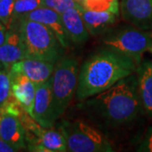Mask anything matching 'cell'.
<instances>
[{"mask_svg":"<svg viewBox=\"0 0 152 152\" xmlns=\"http://www.w3.org/2000/svg\"><path fill=\"white\" fill-rule=\"evenodd\" d=\"M58 130L70 152H113L108 140L97 129L81 121H63Z\"/></svg>","mask_w":152,"mask_h":152,"instance_id":"5b68a950","label":"cell"},{"mask_svg":"<svg viewBox=\"0 0 152 152\" xmlns=\"http://www.w3.org/2000/svg\"><path fill=\"white\" fill-rule=\"evenodd\" d=\"M12 96L11 80L10 73L7 69L0 70V113L5 108L10 102Z\"/></svg>","mask_w":152,"mask_h":152,"instance_id":"ffe728a7","label":"cell"},{"mask_svg":"<svg viewBox=\"0 0 152 152\" xmlns=\"http://www.w3.org/2000/svg\"><path fill=\"white\" fill-rule=\"evenodd\" d=\"M31 116L46 129L53 128L55 122L58 119L53 105L52 77L47 82L37 86Z\"/></svg>","mask_w":152,"mask_h":152,"instance_id":"52a82bcc","label":"cell"},{"mask_svg":"<svg viewBox=\"0 0 152 152\" xmlns=\"http://www.w3.org/2000/svg\"><path fill=\"white\" fill-rule=\"evenodd\" d=\"M0 1H1V0H0Z\"/></svg>","mask_w":152,"mask_h":152,"instance_id":"f1b7e54d","label":"cell"},{"mask_svg":"<svg viewBox=\"0 0 152 152\" xmlns=\"http://www.w3.org/2000/svg\"><path fill=\"white\" fill-rule=\"evenodd\" d=\"M54 69V63L33 58H26L14 64L9 71L25 75L37 86L48 80L53 75Z\"/></svg>","mask_w":152,"mask_h":152,"instance_id":"30bf717a","label":"cell"},{"mask_svg":"<svg viewBox=\"0 0 152 152\" xmlns=\"http://www.w3.org/2000/svg\"><path fill=\"white\" fill-rule=\"evenodd\" d=\"M42 7L51 9L60 15L73 8L81 11L84 10L81 4L75 0H42Z\"/></svg>","mask_w":152,"mask_h":152,"instance_id":"44dd1931","label":"cell"},{"mask_svg":"<svg viewBox=\"0 0 152 152\" xmlns=\"http://www.w3.org/2000/svg\"><path fill=\"white\" fill-rule=\"evenodd\" d=\"M22 20H30L43 24L54 32L60 43L64 48H69L70 47L71 42L67 35L59 13L48 8L40 7L30 12L26 16L23 17Z\"/></svg>","mask_w":152,"mask_h":152,"instance_id":"8fae6325","label":"cell"},{"mask_svg":"<svg viewBox=\"0 0 152 152\" xmlns=\"http://www.w3.org/2000/svg\"><path fill=\"white\" fill-rule=\"evenodd\" d=\"M20 114L7 109L0 113V137L17 151L27 148L26 130Z\"/></svg>","mask_w":152,"mask_h":152,"instance_id":"9c48e42d","label":"cell"},{"mask_svg":"<svg viewBox=\"0 0 152 152\" xmlns=\"http://www.w3.org/2000/svg\"><path fill=\"white\" fill-rule=\"evenodd\" d=\"M11 80L12 96L26 113L31 115L37 86L23 74L9 71Z\"/></svg>","mask_w":152,"mask_h":152,"instance_id":"7c38bea8","label":"cell"},{"mask_svg":"<svg viewBox=\"0 0 152 152\" xmlns=\"http://www.w3.org/2000/svg\"><path fill=\"white\" fill-rule=\"evenodd\" d=\"M117 1H118V0H117Z\"/></svg>","mask_w":152,"mask_h":152,"instance_id":"83f0119b","label":"cell"},{"mask_svg":"<svg viewBox=\"0 0 152 152\" xmlns=\"http://www.w3.org/2000/svg\"><path fill=\"white\" fill-rule=\"evenodd\" d=\"M102 42L107 48L132 58L140 64L143 54L152 50V32L134 26L123 28L108 34Z\"/></svg>","mask_w":152,"mask_h":152,"instance_id":"8992f818","label":"cell"},{"mask_svg":"<svg viewBox=\"0 0 152 152\" xmlns=\"http://www.w3.org/2000/svg\"><path fill=\"white\" fill-rule=\"evenodd\" d=\"M140 65L132 58L104 48L88 58L80 69L76 97L83 102L136 73Z\"/></svg>","mask_w":152,"mask_h":152,"instance_id":"6da1fadb","label":"cell"},{"mask_svg":"<svg viewBox=\"0 0 152 152\" xmlns=\"http://www.w3.org/2000/svg\"><path fill=\"white\" fill-rule=\"evenodd\" d=\"M123 19L134 27L152 31V0H120Z\"/></svg>","mask_w":152,"mask_h":152,"instance_id":"ba28073f","label":"cell"},{"mask_svg":"<svg viewBox=\"0 0 152 152\" xmlns=\"http://www.w3.org/2000/svg\"><path fill=\"white\" fill-rule=\"evenodd\" d=\"M61 17L71 42L75 44L85 43L89 39L90 33L88 32L83 20L81 10L75 8L69 9L63 13Z\"/></svg>","mask_w":152,"mask_h":152,"instance_id":"9a60e30c","label":"cell"},{"mask_svg":"<svg viewBox=\"0 0 152 152\" xmlns=\"http://www.w3.org/2000/svg\"><path fill=\"white\" fill-rule=\"evenodd\" d=\"M137 151L152 152V126L147 130L143 140L137 148Z\"/></svg>","mask_w":152,"mask_h":152,"instance_id":"603a6c76","label":"cell"},{"mask_svg":"<svg viewBox=\"0 0 152 152\" xmlns=\"http://www.w3.org/2000/svg\"><path fill=\"white\" fill-rule=\"evenodd\" d=\"M18 151L14 146H12L9 143H7L5 140H4L0 137V152H14Z\"/></svg>","mask_w":152,"mask_h":152,"instance_id":"cb8c5ba5","label":"cell"},{"mask_svg":"<svg viewBox=\"0 0 152 152\" xmlns=\"http://www.w3.org/2000/svg\"><path fill=\"white\" fill-rule=\"evenodd\" d=\"M75 1H77V2H79L80 4H82V3H83V2H84L85 0H75Z\"/></svg>","mask_w":152,"mask_h":152,"instance_id":"484cf974","label":"cell"},{"mask_svg":"<svg viewBox=\"0 0 152 152\" xmlns=\"http://www.w3.org/2000/svg\"><path fill=\"white\" fill-rule=\"evenodd\" d=\"M82 18L88 32L91 36L102 34L117 21L116 15L110 11H92L83 10Z\"/></svg>","mask_w":152,"mask_h":152,"instance_id":"2e32d148","label":"cell"},{"mask_svg":"<svg viewBox=\"0 0 152 152\" xmlns=\"http://www.w3.org/2000/svg\"><path fill=\"white\" fill-rule=\"evenodd\" d=\"M40 7H42V0H16L13 12L10 29L15 27L23 17Z\"/></svg>","mask_w":152,"mask_h":152,"instance_id":"ac0fdd59","label":"cell"},{"mask_svg":"<svg viewBox=\"0 0 152 152\" xmlns=\"http://www.w3.org/2000/svg\"><path fill=\"white\" fill-rule=\"evenodd\" d=\"M2 69H1V64H0V70H1Z\"/></svg>","mask_w":152,"mask_h":152,"instance_id":"4316f807","label":"cell"},{"mask_svg":"<svg viewBox=\"0 0 152 152\" xmlns=\"http://www.w3.org/2000/svg\"><path fill=\"white\" fill-rule=\"evenodd\" d=\"M80 75L78 61L62 57L56 64L52 75L53 105L58 118L64 113L75 94Z\"/></svg>","mask_w":152,"mask_h":152,"instance_id":"277c9868","label":"cell"},{"mask_svg":"<svg viewBox=\"0 0 152 152\" xmlns=\"http://www.w3.org/2000/svg\"><path fill=\"white\" fill-rule=\"evenodd\" d=\"M29 151L39 152L68 151L67 142L59 130L43 128L37 139L33 144L28 145Z\"/></svg>","mask_w":152,"mask_h":152,"instance_id":"5bb4252c","label":"cell"},{"mask_svg":"<svg viewBox=\"0 0 152 152\" xmlns=\"http://www.w3.org/2000/svg\"><path fill=\"white\" fill-rule=\"evenodd\" d=\"M8 33H9V29L0 21V46H2L5 42L8 37Z\"/></svg>","mask_w":152,"mask_h":152,"instance_id":"d4e9b609","label":"cell"},{"mask_svg":"<svg viewBox=\"0 0 152 152\" xmlns=\"http://www.w3.org/2000/svg\"><path fill=\"white\" fill-rule=\"evenodd\" d=\"M139 93L142 107L152 118V64L145 61L140 63L136 70Z\"/></svg>","mask_w":152,"mask_h":152,"instance_id":"e0dca14e","label":"cell"},{"mask_svg":"<svg viewBox=\"0 0 152 152\" xmlns=\"http://www.w3.org/2000/svg\"><path fill=\"white\" fill-rule=\"evenodd\" d=\"M85 108L110 126L128 124L143 108L137 75L117 82L109 89L85 101Z\"/></svg>","mask_w":152,"mask_h":152,"instance_id":"7a4b0ae2","label":"cell"},{"mask_svg":"<svg viewBox=\"0 0 152 152\" xmlns=\"http://www.w3.org/2000/svg\"><path fill=\"white\" fill-rule=\"evenodd\" d=\"M81 5L87 10L110 11L116 15L119 14V2L117 0H85Z\"/></svg>","mask_w":152,"mask_h":152,"instance_id":"d6986e66","label":"cell"},{"mask_svg":"<svg viewBox=\"0 0 152 152\" xmlns=\"http://www.w3.org/2000/svg\"><path fill=\"white\" fill-rule=\"evenodd\" d=\"M26 58V50L19 32L9 30L5 42L0 46V64L9 71L14 64Z\"/></svg>","mask_w":152,"mask_h":152,"instance_id":"4fadbf2b","label":"cell"},{"mask_svg":"<svg viewBox=\"0 0 152 152\" xmlns=\"http://www.w3.org/2000/svg\"><path fill=\"white\" fill-rule=\"evenodd\" d=\"M16 0H1L0 1V21L9 30L12 25L13 12Z\"/></svg>","mask_w":152,"mask_h":152,"instance_id":"7402d4cb","label":"cell"},{"mask_svg":"<svg viewBox=\"0 0 152 152\" xmlns=\"http://www.w3.org/2000/svg\"><path fill=\"white\" fill-rule=\"evenodd\" d=\"M15 28L20 36L26 58L56 64L63 57L65 48L60 43L54 32L43 24L22 20Z\"/></svg>","mask_w":152,"mask_h":152,"instance_id":"3957f363","label":"cell"}]
</instances>
